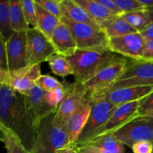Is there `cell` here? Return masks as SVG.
<instances>
[{
	"label": "cell",
	"instance_id": "6da1fadb",
	"mask_svg": "<svg viewBox=\"0 0 153 153\" xmlns=\"http://www.w3.org/2000/svg\"><path fill=\"white\" fill-rule=\"evenodd\" d=\"M0 123L14 133L28 151L35 140V126L22 94L0 82Z\"/></svg>",
	"mask_w": 153,
	"mask_h": 153
},
{
	"label": "cell",
	"instance_id": "7a4b0ae2",
	"mask_svg": "<svg viewBox=\"0 0 153 153\" xmlns=\"http://www.w3.org/2000/svg\"><path fill=\"white\" fill-rule=\"evenodd\" d=\"M55 114L39 122L35 127V140L31 153H60L69 148L70 145L65 128L54 122Z\"/></svg>",
	"mask_w": 153,
	"mask_h": 153
},
{
	"label": "cell",
	"instance_id": "3957f363",
	"mask_svg": "<svg viewBox=\"0 0 153 153\" xmlns=\"http://www.w3.org/2000/svg\"><path fill=\"white\" fill-rule=\"evenodd\" d=\"M115 55L116 54L110 50L98 52L78 49L73 56L69 57L67 59L73 66L76 82L84 84Z\"/></svg>",
	"mask_w": 153,
	"mask_h": 153
},
{
	"label": "cell",
	"instance_id": "277c9868",
	"mask_svg": "<svg viewBox=\"0 0 153 153\" xmlns=\"http://www.w3.org/2000/svg\"><path fill=\"white\" fill-rule=\"evenodd\" d=\"M61 21L70 28L78 49L98 52L109 50V39L101 27H95L86 23H76L64 17L61 18Z\"/></svg>",
	"mask_w": 153,
	"mask_h": 153
},
{
	"label": "cell",
	"instance_id": "5b68a950",
	"mask_svg": "<svg viewBox=\"0 0 153 153\" xmlns=\"http://www.w3.org/2000/svg\"><path fill=\"white\" fill-rule=\"evenodd\" d=\"M129 64L128 58L116 54L83 85L90 94L108 90L123 74Z\"/></svg>",
	"mask_w": 153,
	"mask_h": 153
},
{
	"label": "cell",
	"instance_id": "8992f818",
	"mask_svg": "<svg viewBox=\"0 0 153 153\" xmlns=\"http://www.w3.org/2000/svg\"><path fill=\"white\" fill-rule=\"evenodd\" d=\"M91 100L92 102L91 114L86 126L76 142V146L91 140L94 134L107 123L114 111L117 107L104 99L91 97Z\"/></svg>",
	"mask_w": 153,
	"mask_h": 153
},
{
	"label": "cell",
	"instance_id": "52a82bcc",
	"mask_svg": "<svg viewBox=\"0 0 153 153\" xmlns=\"http://www.w3.org/2000/svg\"><path fill=\"white\" fill-rule=\"evenodd\" d=\"M112 134L123 145L129 147L139 142L153 144V120L137 117Z\"/></svg>",
	"mask_w": 153,
	"mask_h": 153
},
{
	"label": "cell",
	"instance_id": "ba28073f",
	"mask_svg": "<svg viewBox=\"0 0 153 153\" xmlns=\"http://www.w3.org/2000/svg\"><path fill=\"white\" fill-rule=\"evenodd\" d=\"M66 95L54 116V122L64 126L67 118L90 100V93L83 84L76 82L64 85Z\"/></svg>",
	"mask_w": 153,
	"mask_h": 153
},
{
	"label": "cell",
	"instance_id": "9c48e42d",
	"mask_svg": "<svg viewBox=\"0 0 153 153\" xmlns=\"http://www.w3.org/2000/svg\"><path fill=\"white\" fill-rule=\"evenodd\" d=\"M149 85H153V62L132 61L123 74L108 90Z\"/></svg>",
	"mask_w": 153,
	"mask_h": 153
},
{
	"label": "cell",
	"instance_id": "30bf717a",
	"mask_svg": "<svg viewBox=\"0 0 153 153\" xmlns=\"http://www.w3.org/2000/svg\"><path fill=\"white\" fill-rule=\"evenodd\" d=\"M56 54L52 42L37 28L27 31V61L28 65L40 64Z\"/></svg>",
	"mask_w": 153,
	"mask_h": 153
},
{
	"label": "cell",
	"instance_id": "8fae6325",
	"mask_svg": "<svg viewBox=\"0 0 153 153\" xmlns=\"http://www.w3.org/2000/svg\"><path fill=\"white\" fill-rule=\"evenodd\" d=\"M145 40L140 33L136 32L116 38L109 39L108 49L111 52L129 58L140 61L144 49Z\"/></svg>",
	"mask_w": 153,
	"mask_h": 153
},
{
	"label": "cell",
	"instance_id": "7c38bea8",
	"mask_svg": "<svg viewBox=\"0 0 153 153\" xmlns=\"http://www.w3.org/2000/svg\"><path fill=\"white\" fill-rule=\"evenodd\" d=\"M152 92H153V85H149L107 90L90 94V96L92 98L104 99L116 106H119L132 102L140 101Z\"/></svg>",
	"mask_w": 153,
	"mask_h": 153
},
{
	"label": "cell",
	"instance_id": "4fadbf2b",
	"mask_svg": "<svg viewBox=\"0 0 153 153\" xmlns=\"http://www.w3.org/2000/svg\"><path fill=\"white\" fill-rule=\"evenodd\" d=\"M6 54L9 73L28 66L27 31L13 32L6 42Z\"/></svg>",
	"mask_w": 153,
	"mask_h": 153
},
{
	"label": "cell",
	"instance_id": "5bb4252c",
	"mask_svg": "<svg viewBox=\"0 0 153 153\" xmlns=\"http://www.w3.org/2000/svg\"><path fill=\"white\" fill-rule=\"evenodd\" d=\"M40 76V64L28 65L20 70L9 73L2 82L10 87L13 91L25 95L35 85L36 80Z\"/></svg>",
	"mask_w": 153,
	"mask_h": 153
},
{
	"label": "cell",
	"instance_id": "9a60e30c",
	"mask_svg": "<svg viewBox=\"0 0 153 153\" xmlns=\"http://www.w3.org/2000/svg\"><path fill=\"white\" fill-rule=\"evenodd\" d=\"M140 101L132 102L117 106L107 123L94 134L92 139L106 134H112L117 129L135 118L137 114Z\"/></svg>",
	"mask_w": 153,
	"mask_h": 153
},
{
	"label": "cell",
	"instance_id": "2e32d148",
	"mask_svg": "<svg viewBox=\"0 0 153 153\" xmlns=\"http://www.w3.org/2000/svg\"><path fill=\"white\" fill-rule=\"evenodd\" d=\"M45 91L34 85L24 95L26 108L34 121L35 127L41 120L57 111L47 104L45 100Z\"/></svg>",
	"mask_w": 153,
	"mask_h": 153
},
{
	"label": "cell",
	"instance_id": "e0dca14e",
	"mask_svg": "<svg viewBox=\"0 0 153 153\" xmlns=\"http://www.w3.org/2000/svg\"><path fill=\"white\" fill-rule=\"evenodd\" d=\"M92 108L91 97L76 111L70 115L64 124V127L68 136L69 143L73 147L76 148V142L86 126Z\"/></svg>",
	"mask_w": 153,
	"mask_h": 153
},
{
	"label": "cell",
	"instance_id": "ac0fdd59",
	"mask_svg": "<svg viewBox=\"0 0 153 153\" xmlns=\"http://www.w3.org/2000/svg\"><path fill=\"white\" fill-rule=\"evenodd\" d=\"M56 54L69 58L78 50L77 44L68 25L61 22L54 31L51 39Z\"/></svg>",
	"mask_w": 153,
	"mask_h": 153
},
{
	"label": "cell",
	"instance_id": "d6986e66",
	"mask_svg": "<svg viewBox=\"0 0 153 153\" xmlns=\"http://www.w3.org/2000/svg\"><path fill=\"white\" fill-rule=\"evenodd\" d=\"M80 146L96 153H125L124 145L113 134L99 136Z\"/></svg>",
	"mask_w": 153,
	"mask_h": 153
},
{
	"label": "cell",
	"instance_id": "ffe728a7",
	"mask_svg": "<svg viewBox=\"0 0 153 153\" xmlns=\"http://www.w3.org/2000/svg\"><path fill=\"white\" fill-rule=\"evenodd\" d=\"M62 17L76 23H86L95 27H100L89 13L75 0H61Z\"/></svg>",
	"mask_w": 153,
	"mask_h": 153
},
{
	"label": "cell",
	"instance_id": "44dd1931",
	"mask_svg": "<svg viewBox=\"0 0 153 153\" xmlns=\"http://www.w3.org/2000/svg\"><path fill=\"white\" fill-rule=\"evenodd\" d=\"M108 39L116 38L137 32L121 16H114L100 25Z\"/></svg>",
	"mask_w": 153,
	"mask_h": 153
},
{
	"label": "cell",
	"instance_id": "7402d4cb",
	"mask_svg": "<svg viewBox=\"0 0 153 153\" xmlns=\"http://www.w3.org/2000/svg\"><path fill=\"white\" fill-rule=\"evenodd\" d=\"M75 1L89 13L91 18L99 25H101V24L104 22L116 16L109 12L104 6L102 5L98 0H75Z\"/></svg>",
	"mask_w": 153,
	"mask_h": 153
},
{
	"label": "cell",
	"instance_id": "603a6c76",
	"mask_svg": "<svg viewBox=\"0 0 153 153\" xmlns=\"http://www.w3.org/2000/svg\"><path fill=\"white\" fill-rule=\"evenodd\" d=\"M36 8L37 16V29L40 30L48 39L51 40L54 31L59 25L61 20L44 10L37 3Z\"/></svg>",
	"mask_w": 153,
	"mask_h": 153
},
{
	"label": "cell",
	"instance_id": "cb8c5ba5",
	"mask_svg": "<svg viewBox=\"0 0 153 153\" xmlns=\"http://www.w3.org/2000/svg\"><path fill=\"white\" fill-rule=\"evenodd\" d=\"M10 25L13 32L27 31L30 26L27 23L20 0H9Z\"/></svg>",
	"mask_w": 153,
	"mask_h": 153
},
{
	"label": "cell",
	"instance_id": "d4e9b609",
	"mask_svg": "<svg viewBox=\"0 0 153 153\" xmlns=\"http://www.w3.org/2000/svg\"><path fill=\"white\" fill-rule=\"evenodd\" d=\"M47 62L52 72L56 76L65 78L74 74L73 66L66 57L55 54L48 60Z\"/></svg>",
	"mask_w": 153,
	"mask_h": 153
},
{
	"label": "cell",
	"instance_id": "484cf974",
	"mask_svg": "<svg viewBox=\"0 0 153 153\" xmlns=\"http://www.w3.org/2000/svg\"><path fill=\"white\" fill-rule=\"evenodd\" d=\"M121 16L139 33L143 31L152 22L149 12L146 9L144 10L123 13Z\"/></svg>",
	"mask_w": 153,
	"mask_h": 153
},
{
	"label": "cell",
	"instance_id": "4316f807",
	"mask_svg": "<svg viewBox=\"0 0 153 153\" xmlns=\"http://www.w3.org/2000/svg\"><path fill=\"white\" fill-rule=\"evenodd\" d=\"M1 142L4 144L7 153H31L24 146L20 139L7 128H3V137Z\"/></svg>",
	"mask_w": 153,
	"mask_h": 153
},
{
	"label": "cell",
	"instance_id": "83f0119b",
	"mask_svg": "<svg viewBox=\"0 0 153 153\" xmlns=\"http://www.w3.org/2000/svg\"><path fill=\"white\" fill-rule=\"evenodd\" d=\"M0 33L6 42L13 34L10 25L9 0H0Z\"/></svg>",
	"mask_w": 153,
	"mask_h": 153
},
{
	"label": "cell",
	"instance_id": "f1b7e54d",
	"mask_svg": "<svg viewBox=\"0 0 153 153\" xmlns=\"http://www.w3.org/2000/svg\"><path fill=\"white\" fill-rule=\"evenodd\" d=\"M24 16L30 28H37V16L36 3L34 0H20Z\"/></svg>",
	"mask_w": 153,
	"mask_h": 153
},
{
	"label": "cell",
	"instance_id": "f546056e",
	"mask_svg": "<svg viewBox=\"0 0 153 153\" xmlns=\"http://www.w3.org/2000/svg\"><path fill=\"white\" fill-rule=\"evenodd\" d=\"M35 85L45 92H51L62 87L63 83L49 75H41L36 80Z\"/></svg>",
	"mask_w": 153,
	"mask_h": 153
},
{
	"label": "cell",
	"instance_id": "4dcf8cb0",
	"mask_svg": "<svg viewBox=\"0 0 153 153\" xmlns=\"http://www.w3.org/2000/svg\"><path fill=\"white\" fill-rule=\"evenodd\" d=\"M66 95V90L64 84L62 87L57 88L55 91L51 92H46L45 94V100L47 104L54 110H58L59 105L64 100Z\"/></svg>",
	"mask_w": 153,
	"mask_h": 153
},
{
	"label": "cell",
	"instance_id": "1f68e13d",
	"mask_svg": "<svg viewBox=\"0 0 153 153\" xmlns=\"http://www.w3.org/2000/svg\"><path fill=\"white\" fill-rule=\"evenodd\" d=\"M35 2L46 11L61 20L62 18L61 8V0H35Z\"/></svg>",
	"mask_w": 153,
	"mask_h": 153
},
{
	"label": "cell",
	"instance_id": "d6a6232c",
	"mask_svg": "<svg viewBox=\"0 0 153 153\" xmlns=\"http://www.w3.org/2000/svg\"><path fill=\"white\" fill-rule=\"evenodd\" d=\"M117 7L123 13L146 10L144 5L139 0H113Z\"/></svg>",
	"mask_w": 153,
	"mask_h": 153
},
{
	"label": "cell",
	"instance_id": "836d02e7",
	"mask_svg": "<svg viewBox=\"0 0 153 153\" xmlns=\"http://www.w3.org/2000/svg\"><path fill=\"white\" fill-rule=\"evenodd\" d=\"M7 54H6V41L0 33V82H2L8 75Z\"/></svg>",
	"mask_w": 153,
	"mask_h": 153
},
{
	"label": "cell",
	"instance_id": "e575fe53",
	"mask_svg": "<svg viewBox=\"0 0 153 153\" xmlns=\"http://www.w3.org/2000/svg\"><path fill=\"white\" fill-rule=\"evenodd\" d=\"M152 112H153V92L140 101L137 117L145 116Z\"/></svg>",
	"mask_w": 153,
	"mask_h": 153
},
{
	"label": "cell",
	"instance_id": "d590c367",
	"mask_svg": "<svg viewBox=\"0 0 153 153\" xmlns=\"http://www.w3.org/2000/svg\"><path fill=\"white\" fill-rule=\"evenodd\" d=\"M131 148L133 153H153V144L150 142H139Z\"/></svg>",
	"mask_w": 153,
	"mask_h": 153
},
{
	"label": "cell",
	"instance_id": "8d00e7d4",
	"mask_svg": "<svg viewBox=\"0 0 153 153\" xmlns=\"http://www.w3.org/2000/svg\"><path fill=\"white\" fill-rule=\"evenodd\" d=\"M140 61L153 62V40L145 41L143 55Z\"/></svg>",
	"mask_w": 153,
	"mask_h": 153
},
{
	"label": "cell",
	"instance_id": "74e56055",
	"mask_svg": "<svg viewBox=\"0 0 153 153\" xmlns=\"http://www.w3.org/2000/svg\"><path fill=\"white\" fill-rule=\"evenodd\" d=\"M98 1L114 16H120L123 15V12L117 7L114 1H111V0H98Z\"/></svg>",
	"mask_w": 153,
	"mask_h": 153
},
{
	"label": "cell",
	"instance_id": "f35d334b",
	"mask_svg": "<svg viewBox=\"0 0 153 153\" xmlns=\"http://www.w3.org/2000/svg\"><path fill=\"white\" fill-rule=\"evenodd\" d=\"M140 34L143 37L145 41L153 40V22H151L143 31H141Z\"/></svg>",
	"mask_w": 153,
	"mask_h": 153
},
{
	"label": "cell",
	"instance_id": "ab89813d",
	"mask_svg": "<svg viewBox=\"0 0 153 153\" xmlns=\"http://www.w3.org/2000/svg\"><path fill=\"white\" fill-rule=\"evenodd\" d=\"M139 1L144 5L146 9L153 8V0H139Z\"/></svg>",
	"mask_w": 153,
	"mask_h": 153
},
{
	"label": "cell",
	"instance_id": "60d3db41",
	"mask_svg": "<svg viewBox=\"0 0 153 153\" xmlns=\"http://www.w3.org/2000/svg\"><path fill=\"white\" fill-rule=\"evenodd\" d=\"M76 153H96V152H91V151L88 150V149H86L85 148L82 147V146H76Z\"/></svg>",
	"mask_w": 153,
	"mask_h": 153
},
{
	"label": "cell",
	"instance_id": "b9f144b4",
	"mask_svg": "<svg viewBox=\"0 0 153 153\" xmlns=\"http://www.w3.org/2000/svg\"><path fill=\"white\" fill-rule=\"evenodd\" d=\"M60 153H76V148H69V149H66V150L63 151V152Z\"/></svg>",
	"mask_w": 153,
	"mask_h": 153
},
{
	"label": "cell",
	"instance_id": "7bdbcfd3",
	"mask_svg": "<svg viewBox=\"0 0 153 153\" xmlns=\"http://www.w3.org/2000/svg\"><path fill=\"white\" fill-rule=\"evenodd\" d=\"M141 117L147 118V119L152 120H153V112H152V113H149V114H148L145 115V116H142Z\"/></svg>",
	"mask_w": 153,
	"mask_h": 153
},
{
	"label": "cell",
	"instance_id": "ee69618b",
	"mask_svg": "<svg viewBox=\"0 0 153 153\" xmlns=\"http://www.w3.org/2000/svg\"><path fill=\"white\" fill-rule=\"evenodd\" d=\"M149 12V17H150L151 21L153 22V8H150V9H146Z\"/></svg>",
	"mask_w": 153,
	"mask_h": 153
},
{
	"label": "cell",
	"instance_id": "f6af8a7d",
	"mask_svg": "<svg viewBox=\"0 0 153 153\" xmlns=\"http://www.w3.org/2000/svg\"><path fill=\"white\" fill-rule=\"evenodd\" d=\"M3 137V128L2 126L0 123V141H1V139H2Z\"/></svg>",
	"mask_w": 153,
	"mask_h": 153
}]
</instances>
